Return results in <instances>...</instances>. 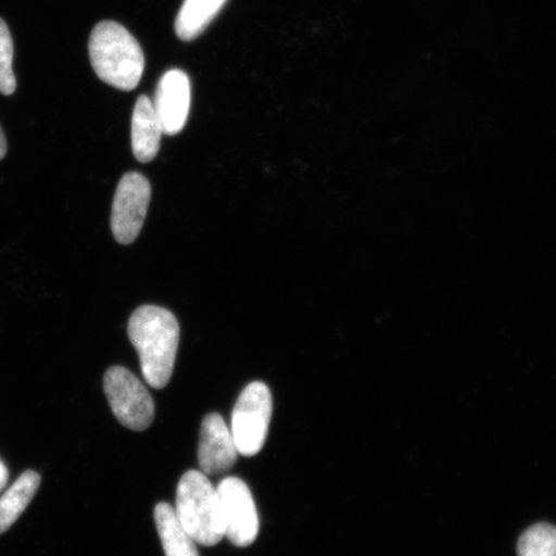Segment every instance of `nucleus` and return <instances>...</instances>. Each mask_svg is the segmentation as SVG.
<instances>
[{"mask_svg": "<svg viewBox=\"0 0 556 556\" xmlns=\"http://www.w3.org/2000/svg\"><path fill=\"white\" fill-rule=\"evenodd\" d=\"M128 333L141 359L148 384L155 389L168 386L179 344L176 316L157 305H143L130 316Z\"/></svg>", "mask_w": 556, "mask_h": 556, "instance_id": "f257e3e1", "label": "nucleus"}, {"mask_svg": "<svg viewBox=\"0 0 556 556\" xmlns=\"http://www.w3.org/2000/svg\"><path fill=\"white\" fill-rule=\"evenodd\" d=\"M90 62L99 78L121 90H134L142 79L144 55L141 46L124 26L102 21L89 39Z\"/></svg>", "mask_w": 556, "mask_h": 556, "instance_id": "f03ea898", "label": "nucleus"}, {"mask_svg": "<svg viewBox=\"0 0 556 556\" xmlns=\"http://www.w3.org/2000/svg\"><path fill=\"white\" fill-rule=\"evenodd\" d=\"M174 510L197 544L215 546L225 538L217 490L203 471L190 470L180 478Z\"/></svg>", "mask_w": 556, "mask_h": 556, "instance_id": "7ed1b4c3", "label": "nucleus"}, {"mask_svg": "<svg viewBox=\"0 0 556 556\" xmlns=\"http://www.w3.org/2000/svg\"><path fill=\"white\" fill-rule=\"evenodd\" d=\"M273 408V394L266 384L254 381L243 389L233 408L231 429L240 455L260 454L267 440Z\"/></svg>", "mask_w": 556, "mask_h": 556, "instance_id": "20e7f679", "label": "nucleus"}, {"mask_svg": "<svg viewBox=\"0 0 556 556\" xmlns=\"http://www.w3.org/2000/svg\"><path fill=\"white\" fill-rule=\"evenodd\" d=\"M103 386L110 407L122 426L136 432L151 426L155 416L154 400L136 375L122 366L110 367Z\"/></svg>", "mask_w": 556, "mask_h": 556, "instance_id": "39448f33", "label": "nucleus"}, {"mask_svg": "<svg viewBox=\"0 0 556 556\" xmlns=\"http://www.w3.org/2000/svg\"><path fill=\"white\" fill-rule=\"evenodd\" d=\"M225 538L233 545L245 547L258 538L260 518L252 491L240 478L222 479L217 489Z\"/></svg>", "mask_w": 556, "mask_h": 556, "instance_id": "423d86ee", "label": "nucleus"}, {"mask_svg": "<svg viewBox=\"0 0 556 556\" xmlns=\"http://www.w3.org/2000/svg\"><path fill=\"white\" fill-rule=\"evenodd\" d=\"M151 200L149 179L139 173H128L117 186L111 228L114 238L123 245L136 241L144 224Z\"/></svg>", "mask_w": 556, "mask_h": 556, "instance_id": "0eeeda50", "label": "nucleus"}, {"mask_svg": "<svg viewBox=\"0 0 556 556\" xmlns=\"http://www.w3.org/2000/svg\"><path fill=\"white\" fill-rule=\"evenodd\" d=\"M154 109L165 135H178L185 128L191 104V83L182 70H169L160 79Z\"/></svg>", "mask_w": 556, "mask_h": 556, "instance_id": "6e6552de", "label": "nucleus"}, {"mask_svg": "<svg viewBox=\"0 0 556 556\" xmlns=\"http://www.w3.org/2000/svg\"><path fill=\"white\" fill-rule=\"evenodd\" d=\"M238 456V447L224 417L219 414L205 416L201 424L198 454L204 475L218 476L232 469Z\"/></svg>", "mask_w": 556, "mask_h": 556, "instance_id": "1a4fd4ad", "label": "nucleus"}, {"mask_svg": "<svg viewBox=\"0 0 556 556\" xmlns=\"http://www.w3.org/2000/svg\"><path fill=\"white\" fill-rule=\"evenodd\" d=\"M164 130L148 96L137 100L131 119V148L138 162L150 163L157 155Z\"/></svg>", "mask_w": 556, "mask_h": 556, "instance_id": "9d476101", "label": "nucleus"}, {"mask_svg": "<svg viewBox=\"0 0 556 556\" xmlns=\"http://www.w3.org/2000/svg\"><path fill=\"white\" fill-rule=\"evenodd\" d=\"M155 521L166 556H199L197 542L185 531L174 507L160 503L155 507Z\"/></svg>", "mask_w": 556, "mask_h": 556, "instance_id": "9b49d317", "label": "nucleus"}, {"mask_svg": "<svg viewBox=\"0 0 556 556\" xmlns=\"http://www.w3.org/2000/svg\"><path fill=\"white\" fill-rule=\"evenodd\" d=\"M40 476L37 471L27 470L11 485V489L0 497V534L15 525L31 503L35 493L39 490Z\"/></svg>", "mask_w": 556, "mask_h": 556, "instance_id": "f8f14e48", "label": "nucleus"}, {"mask_svg": "<svg viewBox=\"0 0 556 556\" xmlns=\"http://www.w3.org/2000/svg\"><path fill=\"white\" fill-rule=\"evenodd\" d=\"M226 2L227 0H185L176 20L178 38L185 41L198 38L224 9Z\"/></svg>", "mask_w": 556, "mask_h": 556, "instance_id": "ddd939ff", "label": "nucleus"}, {"mask_svg": "<svg viewBox=\"0 0 556 556\" xmlns=\"http://www.w3.org/2000/svg\"><path fill=\"white\" fill-rule=\"evenodd\" d=\"M519 556H556V527L540 523L527 530L518 542Z\"/></svg>", "mask_w": 556, "mask_h": 556, "instance_id": "4468645a", "label": "nucleus"}, {"mask_svg": "<svg viewBox=\"0 0 556 556\" xmlns=\"http://www.w3.org/2000/svg\"><path fill=\"white\" fill-rule=\"evenodd\" d=\"M13 41L9 26L0 18V93L11 96L16 90V76L13 74Z\"/></svg>", "mask_w": 556, "mask_h": 556, "instance_id": "2eb2a0df", "label": "nucleus"}, {"mask_svg": "<svg viewBox=\"0 0 556 556\" xmlns=\"http://www.w3.org/2000/svg\"><path fill=\"white\" fill-rule=\"evenodd\" d=\"M9 469L0 462V491H3L7 483H9Z\"/></svg>", "mask_w": 556, "mask_h": 556, "instance_id": "dca6fc26", "label": "nucleus"}, {"mask_svg": "<svg viewBox=\"0 0 556 556\" xmlns=\"http://www.w3.org/2000/svg\"><path fill=\"white\" fill-rule=\"evenodd\" d=\"M7 154V141L2 128H0V160Z\"/></svg>", "mask_w": 556, "mask_h": 556, "instance_id": "f3484780", "label": "nucleus"}]
</instances>
